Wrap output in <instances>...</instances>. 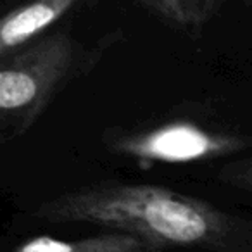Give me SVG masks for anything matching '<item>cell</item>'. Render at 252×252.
<instances>
[{
	"mask_svg": "<svg viewBox=\"0 0 252 252\" xmlns=\"http://www.w3.org/2000/svg\"><path fill=\"white\" fill-rule=\"evenodd\" d=\"M83 5L81 0H38L9 11L0 21V57H9L36 42L45 30Z\"/></svg>",
	"mask_w": 252,
	"mask_h": 252,
	"instance_id": "cell-4",
	"label": "cell"
},
{
	"mask_svg": "<svg viewBox=\"0 0 252 252\" xmlns=\"http://www.w3.org/2000/svg\"><path fill=\"white\" fill-rule=\"evenodd\" d=\"M30 214L45 223H87L126 231L164 252H252L251 220L158 185L90 183L36 204Z\"/></svg>",
	"mask_w": 252,
	"mask_h": 252,
	"instance_id": "cell-1",
	"label": "cell"
},
{
	"mask_svg": "<svg viewBox=\"0 0 252 252\" xmlns=\"http://www.w3.org/2000/svg\"><path fill=\"white\" fill-rule=\"evenodd\" d=\"M102 144L109 154L138 162L189 164L249 151L252 137L190 116H173L135 126H111L102 131Z\"/></svg>",
	"mask_w": 252,
	"mask_h": 252,
	"instance_id": "cell-3",
	"label": "cell"
},
{
	"mask_svg": "<svg viewBox=\"0 0 252 252\" xmlns=\"http://www.w3.org/2000/svg\"><path fill=\"white\" fill-rule=\"evenodd\" d=\"M218 180L231 189L252 193V156L221 166L218 171Z\"/></svg>",
	"mask_w": 252,
	"mask_h": 252,
	"instance_id": "cell-7",
	"label": "cell"
},
{
	"mask_svg": "<svg viewBox=\"0 0 252 252\" xmlns=\"http://www.w3.org/2000/svg\"><path fill=\"white\" fill-rule=\"evenodd\" d=\"M251 7H252V2H251Z\"/></svg>",
	"mask_w": 252,
	"mask_h": 252,
	"instance_id": "cell-8",
	"label": "cell"
},
{
	"mask_svg": "<svg viewBox=\"0 0 252 252\" xmlns=\"http://www.w3.org/2000/svg\"><path fill=\"white\" fill-rule=\"evenodd\" d=\"M11 252H164L137 235L109 230L92 237L61 240L54 237H36L23 242Z\"/></svg>",
	"mask_w": 252,
	"mask_h": 252,
	"instance_id": "cell-5",
	"label": "cell"
},
{
	"mask_svg": "<svg viewBox=\"0 0 252 252\" xmlns=\"http://www.w3.org/2000/svg\"><path fill=\"white\" fill-rule=\"evenodd\" d=\"M138 9L173 30L199 38L224 4L221 0H137Z\"/></svg>",
	"mask_w": 252,
	"mask_h": 252,
	"instance_id": "cell-6",
	"label": "cell"
},
{
	"mask_svg": "<svg viewBox=\"0 0 252 252\" xmlns=\"http://www.w3.org/2000/svg\"><path fill=\"white\" fill-rule=\"evenodd\" d=\"M123 40L119 30L94 45H83L67 30L43 35L0 64V138L18 140L78 78L97 67L104 54Z\"/></svg>",
	"mask_w": 252,
	"mask_h": 252,
	"instance_id": "cell-2",
	"label": "cell"
}]
</instances>
